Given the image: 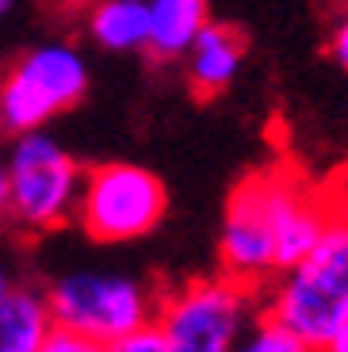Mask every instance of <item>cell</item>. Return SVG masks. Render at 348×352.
<instances>
[{"label": "cell", "instance_id": "cell-13", "mask_svg": "<svg viewBox=\"0 0 348 352\" xmlns=\"http://www.w3.org/2000/svg\"><path fill=\"white\" fill-rule=\"evenodd\" d=\"M325 50H329L333 65L348 73V4L337 12V19H333V27H329V43H325Z\"/></svg>", "mask_w": 348, "mask_h": 352}, {"label": "cell", "instance_id": "cell-15", "mask_svg": "<svg viewBox=\"0 0 348 352\" xmlns=\"http://www.w3.org/2000/svg\"><path fill=\"white\" fill-rule=\"evenodd\" d=\"M43 352H104V344L77 337V333H65V329H54L50 341L43 344Z\"/></svg>", "mask_w": 348, "mask_h": 352}, {"label": "cell", "instance_id": "cell-5", "mask_svg": "<svg viewBox=\"0 0 348 352\" xmlns=\"http://www.w3.org/2000/svg\"><path fill=\"white\" fill-rule=\"evenodd\" d=\"M261 314V291L215 272L161 291L153 329L168 352H234Z\"/></svg>", "mask_w": 348, "mask_h": 352}, {"label": "cell", "instance_id": "cell-9", "mask_svg": "<svg viewBox=\"0 0 348 352\" xmlns=\"http://www.w3.org/2000/svg\"><path fill=\"white\" fill-rule=\"evenodd\" d=\"M146 16H149L146 58L173 65L188 54L192 38L210 19V4L207 0H146Z\"/></svg>", "mask_w": 348, "mask_h": 352}, {"label": "cell", "instance_id": "cell-11", "mask_svg": "<svg viewBox=\"0 0 348 352\" xmlns=\"http://www.w3.org/2000/svg\"><path fill=\"white\" fill-rule=\"evenodd\" d=\"M54 333V318L43 287L12 283L0 302V352H43Z\"/></svg>", "mask_w": 348, "mask_h": 352}, {"label": "cell", "instance_id": "cell-4", "mask_svg": "<svg viewBox=\"0 0 348 352\" xmlns=\"http://www.w3.org/2000/svg\"><path fill=\"white\" fill-rule=\"evenodd\" d=\"M92 85L88 58L73 38H43L0 69V138L43 131L80 104Z\"/></svg>", "mask_w": 348, "mask_h": 352}, {"label": "cell", "instance_id": "cell-16", "mask_svg": "<svg viewBox=\"0 0 348 352\" xmlns=\"http://www.w3.org/2000/svg\"><path fill=\"white\" fill-rule=\"evenodd\" d=\"M12 291V276H8V268L0 264V302H4V295Z\"/></svg>", "mask_w": 348, "mask_h": 352}, {"label": "cell", "instance_id": "cell-18", "mask_svg": "<svg viewBox=\"0 0 348 352\" xmlns=\"http://www.w3.org/2000/svg\"><path fill=\"white\" fill-rule=\"evenodd\" d=\"M0 214H4V153H0Z\"/></svg>", "mask_w": 348, "mask_h": 352}, {"label": "cell", "instance_id": "cell-12", "mask_svg": "<svg viewBox=\"0 0 348 352\" xmlns=\"http://www.w3.org/2000/svg\"><path fill=\"white\" fill-rule=\"evenodd\" d=\"M234 352H314V349H306L298 337H291L283 326H276V322H268V318L261 314L257 326L237 341Z\"/></svg>", "mask_w": 348, "mask_h": 352}, {"label": "cell", "instance_id": "cell-17", "mask_svg": "<svg viewBox=\"0 0 348 352\" xmlns=\"http://www.w3.org/2000/svg\"><path fill=\"white\" fill-rule=\"evenodd\" d=\"M12 8H16V0H0V23L12 16Z\"/></svg>", "mask_w": 348, "mask_h": 352}, {"label": "cell", "instance_id": "cell-10", "mask_svg": "<svg viewBox=\"0 0 348 352\" xmlns=\"http://www.w3.org/2000/svg\"><path fill=\"white\" fill-rule=\"evenodd\" d=\"M146 0H92L85 8V38L104 54H146Z\"/></svg>", "mask_w": 348, "mask_h": 352}, {"label": "cell", "instance_id": "cell-3", "mask_svg": "<svg viewBox=\"0 0 348 352\" xmlns=\"http://www.w3.org/2000/svg\"><path fill=\"white\" fill-rule=\"evenodd\" d=\"M85 165L50 131H27L8 138L4 150V214L19 234H54L77 214Z\"/></svg>", "mask_w": 348, "mask_h": 352}, {"label": "cell", "instance_id": "cell-8", "mask_svg": "<svg viewBox=\"0 0 348 352\" xmlns=\"http://www.w3.org/2000/svg\"><path fill=\"white\" fill-rule=\"evenodd\" d=\"M180 62H184L188 88H192L195 96H203V100L222 96L245 65V35L230 23L207 19Z\"/></svg>", "mask_w": 348, "mask_h": 352}, {"label": "cell", "instance_id": "cell-7", "mask_svg": "<svg viewBox=\"0 0 348 352\" xmlns=\"http://www.w3.org/2000/svg\"><path fill=\"white\" fill-rule=\"evenodd\" d=\"M168 211V192L161 176L134 161H104L85 168L77 199V222L96 245H127L149 238Z\"/></svg>", "mask_w": 348, "mask_h": 352}, {"label": "cell", "instance_id": "cell-2", "mask_svg": "<svg viewBox=\"0 0 348 352\" xmlns=\"http://www.w3.org/2000/svg\"><path fill=\"white\" fill-rule=\"evenodd\" d=\"M261 310L306 349L322 352L348 329V211L325 222L322 238L291 268L261 287Z\"/></svg>", "mask_w": 348, "mask_h": 352}, {"label": "cell", "instance_id": "cell-6", "mask_svg": "<svg viewBox=\"0 0 348 352\" xmlns=\"http://www.w3.org/2000/svg\"><path fill=\"white\" fill-rule=\"evenodd\" d=\"M43 291L54 329L88 337L104 349L153 326L157 299H161V291L138 276L92 272V268H73V272L54 276Z\"/></svg>", "mask_w": 348, "mask_h": 352}, {"label": "cell", "instance_id": "cell-1", "mask_svg": "<svg viewBox=\"0 0 348 352\" xmlns=\"http://www.w3.org/2000/svg\"><path fill=\"white\" fill-rule=\"evenodd\" d=\"M340 203L287 165L257 168L230 192L218 230V272L261 291L283 268L303 261Z\"/></svg>", "mask_w": 348, "mask_h": 352}, {"label": "cell", "instance_id": "cell-14", "mask_svg": "<svg viewBox=\"0 0 348 352\" xmlns=\"http://www.w3.org/2000/svg\"><path fill=\"white\" fill-rule=\"evenodd\" d=\"M104 352H168V349H165V341H161V333H157L153 326H146V329H138V333L107 344Z\"/></svg>", "mask_w": 348, "mask_h": 352}]
</instances>
